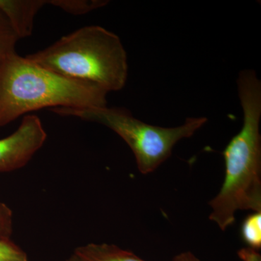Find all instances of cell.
I'll return each mask as SVG.
<instances>
[{
	"mask_svg": "<svg viewBox=\"0 0 261 261\" xmlns=\"http://www.w3.org/2000/svg\"><path fill=\"white\" fill-rule=\"evenodd\" d=\"M13 232V212L0 202V238H10Z\"/></svg>",
	"mask_w": 261,
	"mask_h": 261,
	"instance_id": "obj_12",
	"label": "cell"
},
{
	"mask_svg": "<svg viewBox=\"0 0 261 261\" xmlns=\"http://www.w3.org/2000/svg\"><path fill=\"white\" fill-rule=\"evenodd\" d=\"M0 261H29L27 253L10 238H0Z\"/></svg>",
	"mask_w": 261,
	"mask_h": 261,
	"instance_id": "obj_11",
	"label": "cell"
},
{
	"mask_svg": "<svg viewBox=\"0 0 261 261\" xmlns=\"http://www.w3.org/2000/svg\"><path fill=\"white\" fill-rule=\"evenodd\" d=\"M66 261H81L80 259L74 253L72 255L71 257H70Z\"/></svg>",
	"mask_w": 261,
	"mask_h": 261,
	"instance_id": "obj_15",
	"label": "cell"
},
{
	"mask_svg": "<svg viewBox=\"0 0 261 261\" xmlns=\"http://www.w3.org/2000/svg\"><path fill=\"white\" fill-rule=\"evenodd\" d=\"M25 57L63 76L95 84L108 93L121 90L128 79V59L121 39L99 25L82 27Z\"/></svg>",
	"mask_w": 261,
	"mask_h": 261,
	"instance_id": "obj_3",
	"label": "cell"
},
{
	"mask_svg": "<svg viewBox=\"0 0 261 261\" xmlns=\"http://www.w3.org/2000/svg\"><path fill=\"white\" fill-rule=\"evenodd\" d=\"M241 236L247 247L255 250L261 248V212H253L244 220Z\"/></svg>",
	"mask_w": 261,
	"mask_h": 261,
	"instance_id": "obj_9",
	"label": "cell"
},
{
	"mask_svg": "<svg viewBox=\"0 0 261 261\" xmlns=\"http://www.w3.org/2000/svg\"><path fill=\"white\" fill-rule=\"evenodd\" d=\"M19 38L10 25L9 20L0 9V63L7 57L15 53Z\"/></svg>",
	"mask_w": 261,
	"mask_h": 261,
	"instance_id": "obj_10",
	"label": "cell"
},
{
	"mask_svg": "<svg viewBox=\"0 0 261 261\" xmlns=\"http://www.w3.org/2000/svg\"><path fill=\"white\" fill-rule=\"evenodd\" d=\"M74 254L81 261H145L132 252L106 243L87 244L77 247Z\"/></svg>",
	"mask_w": 261,
	"mask_h": 261,
	"instance_id": "obj_7",
	"label": "cell"
},
{
	"mask_svg": "<svg viewBox=\"0 0 261 261\" xmlns=\"http://www.w3.org/2000/svg\"><path fill=\"white\" fill-rule=\"evenodd\" d=\"M40 118L27 115L14 133L0 140V173L10 172L27 166L47 140Z\"/></svg>",
	"mask_w": 261,
	"mask_h": 261,
	"instance_id": "obj_5",
	"label": "cell"
},
{
	"mask_svg": "<svg viewBox=\"0 0 261 261\" xmlns=\"http://www.w3.org/2000/svg\"><path fill=\"white\" fill-rule=\"evenodd\" d=\"M45 5L47 0H0V9L19 39L32 35L34 18Z\"/></svg>",
	"mask_w": 261,
	"mask_h": 261,
	"instance_id": "obj_6",
	"label": "cell"
},
{
	"mask_svg": "<svg viewBox=\"0 0 261 261\" xmlns=\"http://www.w3.org/2000/svg\"><path fill=\"white\" fill-rule=\"evenodd\" d=\"M106 0H47V5L56 7L73 15H86L108 4Z\"/></svg>",
	"mask_w": 261,
	"mask_h": 261,
	"instance_id": "obj_8",
	"label": "cell"
},
{
	"mask_svg": "<svg viewBox=\"0 0 261 261\" xmlns=\"http://www.w3.org/2000/svg\"><path fill=\"white\" fill-rule=\"evenodd\" d=\"M51 111L61 116L99 123L113 130L132 149L139 171L145 175L154 172L169 159L180 140L191 137L207 121L206 117H193L187 118L181 126L161 127L140 121L123 108H56Z\"/></svg>",
	"mask_w": 261,
	"mask_h": 261,
	"instance_id": "obj_4",
	"label": "cell"
},
{
	"mask_svg": "<svg viewBox=\"0 0 261 261\" xmlns=\"http://www.w3.org/2000/svg\"><path fill=\"white\" fill-rule=\"evenodd\" d=\"M108 94L12 53L0 63V127L43 108L106 107Z\"/></svg>",
	"mask_w": 261,
	"mask_h": 261,
	"instance_id": "obj_2",
	"label": "cell"
},
{
	"mask_svg": "<svg viewBox=\"0 0 261 261\" xmlns=\"http://www.w3.org/2000/svg\"><path fill=\"white\" fill-rule=\"evenodd\" d=\"M239 257L243 261H261V255L258 250L251 247H244L238 252Z\"/></svg>",
	"mask_w": 261,
	"mask_h": 261,
	"instance_id": "obj_13",
	"label": "cell"
},
{
	"mask_svg": "<svg viewBox=\"0 0 261 261\" xmlns=\"http://www.w3.org/2000/svg\"><path fill=\"white\" fill-rule=\"evenodd\" d=\"M243 124L225 147V176L217 195L209 202V219L221 231L234 223L239 211L261 212V82L252 69L238 80Z\"/></svg>",
	"mask_w": 261,
	"mask_h": 261,
	"instance_id": "obj_1",
	"label": "cell"
},
{
	"mask_svg": "<svg viewBox=\"0 0 261 261\" xmlns=\"http://www.w3.org/2000/svg\"><path fill=\"white\" fill-rule=\"evenodd\" d=\"M172 261H201L191 252H185L173 257Z\"/></svg>",
	"mask_w": 261,
	"mask_h": 261,
	"instance_id": "obj_14",
	"label": "cell"
}]
</instances>
